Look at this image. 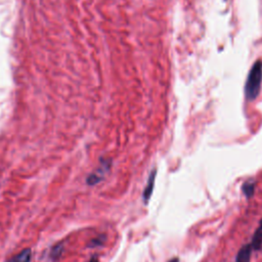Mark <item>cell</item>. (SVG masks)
<instances>
[{"label":"cell","mask_w":262,"mask_h":262,"mask_svg":"<svg viewBox=\"0 0 262 262\" xmlns=\"http://www.w3.org/2000/svg\"><path fill=\"white\" fill-rule=\"evenodd\" d=\"M156 176H157V170L154 169L150 173H149V176H148V179H147V182H146V185L143 189V192H142V200L144 202V204L146 205L152 194V191H154V187H155V181H156Z\"/></svg>","instance_id":"7a4b0ae2"},{"label":"cell","mask_w":262,"mask_h":262,"mask_svg":"<svg viewBox=\"0 0 262 262\" xmlns=\"http://www.w3.org/2000/svg\"><path fill=\"white\" fill-rule=\"evenodd\" d=\"M89 262H98V258H97L96 256H93V257L89 260Z\"/></svg>","instance_id":"8fae6325"},{"label":"cell","mask_w":262,"mask_h":262,"mask_svg":"<svg viewBox=\"0 0 262 262\" xmlns=\"http://www.w3.org/2000/svg\"><path fill=\"white\" fill-rule=\"evenodd\" d=\"M32 259V250L24 249L16 255L10 257L6 262H31Z\"/></svg>","instance_id":"52a82bcc"},{"label":"cell","mask_w":262,"mask_h":262,"mask_svg":"<svg viewBox=\"0 0 262 262\" xmlns=\"http://www.w3.org/2000/svg\"><path fill=\"white\" fill-rule=\"evenodd\" d=\"M168 262H179V258L178 257H173L170 260H168Z\"/></svg>","instance_id":"30bf717a"},{"label":"cell","mask_w":262,"mask_h":262,"mask_svg":"<svg viewBox=\"0 0 262 262\" xmlns=\"http://www.w3.org/2000/svg\"><path fill=\"white\" fill-rule=\"evenodd\" d=\"M252 253H253V250L250 244L243 245L236 253L234 262H250Z\"/></svg>","instance_id":"5b68a950"},{"label":"cell","mask_w":262,"mask_h":262,"mask_svg":"<svg viewBox=\"0 0 262 262\" xmlns=\"http://www.w3.org/2000/svg\"><path fill=\"white\" fill-rule=\"evenodd\" d=\"M63 249H64V246H63L62 243H58V244L54 245V246L50 249L49 254H48V259H49V261H50V262H55V261H57V260L61 257V255H62V253H63Z\"/></svg>","instance_id":"ba28073f"},{"label":"cell","mask_w":262,"mask_h":262,"mask_svg":"<svg viewBox=\"0 0 262 262\" xmlns=\"http://www.w3.org/2000/svg\"><path fill=\"white\" fill-rule=\"evenodd\" d=\"M256 184L257 183L255 179H248L243 182L241 186V190L247 200H250L254 196L255 190H256Z\"/></svg>","instance_id":"8992f818"},{"label":"cell","mask_w":262,"mask_h":262,"mask_svg":"<svg viewBox=\"0 0 262 262\" xmlns=\"http://www.w3.org/2000/svg\"><path fill=\"white\" fill-rule=\"evenodd\" d=\"M106 239V235L105 234H99L97 235L96 237L92 238L90 241V243L88 244V247L89 248H94V247H99V246H102L104 244Z\"/></svg>","instance_id":"9c48e42d"},{"label":"cell","mask_w":262,"mask_h":262,"mask_svg":"<svg viewBox=\"0 0 262 262\" xmlns=\"http://www.w3.org/2000/svg\"><path fill=\"white\" fill-rule=\"evenodd\" d=\"M249 244L251 245L253 252H258L262 249V218L252 236V241Z\"/></svg>","instance_id":"277c9868"},{"label":"cell","mask_w":262,"mask_h":262,"mask_svg":"<svg viewBox=\"0 0 262 262\" xmlns=\"http://www.w3.org/2000/svg\"><path fill=\"white\" fill-rule=\"evenodd\" d=\"M110 168V163H103L99 169L95 172H93L92 174H90L87 178V183L89 185H94V184H97L98 182H100L103 178V175L104 173L108 170Z\"/></svg>","instance_id":"3957f363"},{"label":"cell","mask_w":262,"mask_h":262,"mask_svg":"<svg viewBox=\"0 0 262 262\" xmlns=\"http://www.w3.org/2000/svg\"><path fill=\"white\" fill-rule=\"evenodd\" d=\"M262 83V61L257 60L248 74L245 85V96L248 101H252L257 98L260 93Z\"/></svg>","instance_id":"6da1fadb"}]
</instances>
